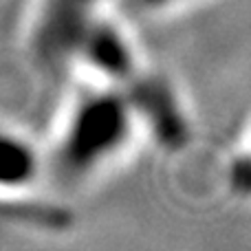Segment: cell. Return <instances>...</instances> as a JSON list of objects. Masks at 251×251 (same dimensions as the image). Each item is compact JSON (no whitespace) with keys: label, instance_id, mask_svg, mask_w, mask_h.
<instances>
[{"label":"cell","instance_id":"obj_1","mask_svg":"<svg viewBox=\"0 0 251 251\" xmlns=\"http://www.w3.org/2000/svg\"><path fill=\"white\" fill-rule=\"evenodd\" d=\"M139 126L122 86L95 84L69 108L55 141V165L75 181L108 170L128 152Z\"/></svg>","mask_w":251,"mask_h":251},{"label":"cell","instance_id":"obj_2","mask_svg":"<svg viewBox=\"0 0 251 251\" xmlns=\"http://www.w3.org/2000/svg\"><path fill=\"white\" fill-rule=\"evenodd\" d=\"M104 13V0H38L29 26L33 60L47 71L73 66L79 42Z\"/></svg>","mask_w":251,"mask_h":251},{"label":"cell","instance_id":"obj_3","mask_svg":"<svg viewBox=\"0 0 251 251\" xmlns=\"http://www.w3.org/2000/svg\"><path fill=\"white\" fill-rule=\"evenodd\" d=\"M124 91L134 110L137 126L146 130L159 148L178 152L190 143L192 124L181 93L163 75H152L141 69Z\"/></svg>","mask_w":251,"mask_h":251},{"label":"cell","instance_id":"obj_4","mask_svg":"<svg viewBox=\"0 0 251 251\" xmlns=\"http://www.w3.org/2000/svg\"><path fill=\"white\" fill-rule=\"evenodd\" d=\"M75 64L88 71L95 84L122 88L143 69L128 29L106 13L97 18L79 42L73 60V66Z\"/></svg>","mask_w":251,"mask_h":251},{"label":"cell","instance_id":"obj_5","mask_svg":"<svg viewBox=\"0 0 251 251\" xmlns=\"http://www.w3.org/2000/svg\"><path fill=\"white\" fill-rule=\"evenodd\" d=\"M44 159L16 128L0 126V194H25L42 176Z\"/></svg>","mask_w":251,"mask_h":251},{"label":"cell","instance_id":"obj_6","mask_svg":"<svg viewBox=\"0 0 251 251\" xmlns=\"http://www.w3.org/2000/svg\"><path fill=\"white\" fill-rule=\"evenodd\" d=\"M126 2L134 11L156 16V13H168V11H174V9H181L183 4H190L194 0H126Z\"/></svg>","mask_w":251,"mask_h":251}]
</instances>
